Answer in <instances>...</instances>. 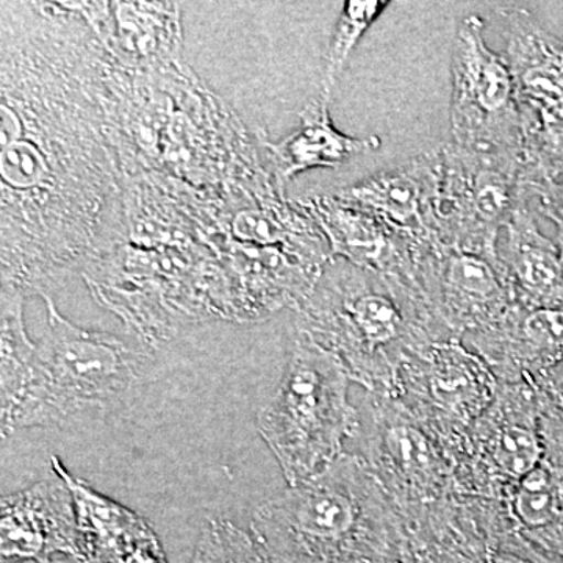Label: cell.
<instances>
[{"instance_id": "1", "label": "cell", "mask_w": 563, "mask_h": 563, "mask_svg": "<svg viewBox=\"0 0 563 563\" xmlns=\"http://www.w3.org/2000/svg\"><path fill=\"white\" fill-rule=\"evenodd\" d=\"M269 563H398L406 529L358 455L343 453L252 515Z\"/></svg>"}, {"instance_id": "2", "label": "cell", "mask_w": 563, "mask_h": 563, "mask_svg": "<svg viewBox=\"0 0 563 563\" xmlns=\"http://www.w3.org/2000/svg\"><path fill=\"white\" fill-rule=\"evenodd\" d=\"M296 310L298 332L339 357L365 391H395L410 358L451 339L420 292L343 258L329 263Z\"/></svg>"}, {"instance_id": "3", "label": "cell", "mask_w": 563, "mask_h": 563, "mask_svg": "<svg viewBox=\"0 0 563 563\" xmlns=\"http://www.w3.org/2000/svg\"><path fill=\"white\" fill-rule=\"evenodd\" d=\"M47 332L20 383L2 396V435L60 424L128 391L143 355L110 333L77 328L43 296Z\"/></svg>"}, {"instance_id": "4", "label": "cell", "mask_w": 563, "mask_h": 563, "mask_svg": "<svg viewBox=\"0 0 563 563\" xmlns=\"http://www.w3.org/2000/svg\"><path fill=\"white\" fill-rule=\"evenodd\" d=\"M351 383L339 357L296 333L279 387L257 415L258 432L288 487L322 472L354 439L358 410L347 396Z\"/></svg>"}, {"instance_id": "5", "label": "cell", "mask_w": 563, "mask_h": 563, "mask_svg": "<svg viewBox=\"0 0 563 563\" xmlns=\"http://www.w3.org/2000/svg\"><path fill=\"white\" fill-rule=\"evenodd\" d=\"M354 435L358 457L402 520L457 496V455L395 393L365 391Z\"/></svg>"}, {"instance_id": "6", "label": "cell", "mask_w": 563, "mask_h": 563, "mask_svg": "<svg viewBox=\"0 0 563 563\" xmlns=\"http://www.w3.org/2000/svg\"><path fill=\"white\" fill-rule=\"evenodd\" d=\"M523 135V181L563 172V40L525 9L498 10Z\"/></svg>"}, {"instance_id": "7", "label": "cell", "mask_w": 563, "mask_h": 563, "mask_svg": "<svg viewBox=\"0 0 563 563\" xmlns=\"http://www.w3.org/2000/svg\"><path fill=\"white\" fill-rule=\"evenodd\" d=\"M547 395L531 384H503L466 433L455 466L457 496L504 501L543 454Z\"/></svg>"}, {"instance_id": "8", "label": "cell", "mask_w": 563, "mask_h": 563, "mask_svg": "<svg viewBox=\"0 0 563 563\" xmlns=\"http://www.w3.org/2000/svg\"><path fill=\"white\" fill-rule=\"evenodd\" d=\"M484 31L483 18L470 14L455 32L451 62V143L466 151L512 155L523 161L512 70L503 54L490 49Z\"/></svg>"}, {"instance_id": "9", "label": "cell", "mask_w": 563, "mask_h": 563, "mask_svg": "<svg viewBox=\"0 0 563 563\" xmlns=\"http://www.w3.org/2000/svg\"><path fill=\"white\" fill-rule=\"evenodd\" d=\"M442 147L437 218L444 246L498 254L499 236L525 196L521 158Z\"/></svg>"}, {"instance_id": "10", "label": "cell", "mask_w": 563, "mask_h": 563, "mask_svg": "<svg viewBox=\"0 0 563 563\" xmlns=\"http://www.w3.org/2000/svg\"><path fill=\"white\" fill-rule=\"evenodd\" d=\"M487 363L462 340L433 342L404 365L396 396L459 457L463 440L498 391Z\"/></svg>"}, {"instance_id": "11", "label": "cell", "mask_w": 563, "mask_h": 563, "mask_svg": "<svg viewBox=\"0 0 563 563\" xmlns=\"http://www.w3.org/2000/svg\"><path fill=\"white\" fill-rule=\"evenodd\" d=\"M426 306L451 339L487 331L518 306L499 254L439 246L421 255Z\"/></svg>"}, {"instance_id": "12", "label": "cell", "mask_w": 563, "mask_h": 563, "mask_svg": "<svg viewBox=\"0 0 563 563\" xmlns=\"http://www.w3.org/2000/svg\"><path fill=\"white\" fill-rule=\"evenodd\" d=\"M306 209L331 243V255L406 285L422 296L418 282L421 251L379 214L340 192L314 198L306 203Z\"/></svg>"}, {"instance_id": "13", "label": "cell", "mask_w": 563, "mask_h": 563, "mask_svg": "<svg viewBox=\"0 0 563 563\" xmlns=\"http://www.w3.org/2000/svg\"><path fill=\"white\" fill-rule=\"evenodd\" d=\"M498 383L531 384L547 390L563 377V310L515 306L487 331L462 340Z\"/></svg>"}, {"instance_id": "14", "label": "cell", "mask_w": 563, "mask_h": 563, "mask_svg": "<svg viewBox=\"0 0 563 563\" xmlns=\"http://www.w3.org/2000/svg\"><path fill=\"white\" fill-rule=\"evenodd\" d=\"M2 561L69 555L81 561L79 518L68 483L58 473L13 493L0 507Z\"/></svg>"}, {"instance_id": "15", "label": "cell", "mask_w": 563, "mask_h": 563, "mask_svg": "<svg viewBox=\"0 0 563 563\" xmlns=\"http://www.w3.org/2000/svg\"><path fill=\"white\" fill-rule=\"evenodd\" d=\"M442 147L374 174L340 195L379 214L391 228L417 244L421 254L443 246L437 218Z\"/></svg>"}, {"instance_id": "16", "label": "cell", "mask_w": 563, "mask_h": 563, "mask_svg": "<svg viewBox=\"0 0 563 563\" xmlns=\"http://www.w3.org/2000/svg\"><path fill=\"white\" fill-rule=\"evenodd\" d=\"M543 454L501 504L510 525L547 553L563 559V412L547 396Z\"/></svg>"}, {"instance_id": "17", "label": "cell", "mask_w": 563, "mask_h": 563, "mask_svg": "<svg viewBox=\"0 0 563 563\" xmlns=\"http://www.w3.org/2000/svg\"><path fill=\"white\" fill-rule=\"evenodd\" d=\"M52 470L73 490L79 518L81 561L87 563H169L147 521L107 498L52 455Z\"/></svg>"}, {"instance_id": "18", "label": "cell", "mask_w": 563, "mask_h": 563, "mask_svg": "<svg viewBox=\"0 0 563 563\" xmlns=\"http://www.w3.org/2000/svg\"><path fill=\"white\" fill-rule=\"evenodd\" d=\"M498 254L518 306L563 310V255L540 231L528 192L499 236Z\"/></svg>"}, {"instance_id": "19", "label": "cell", "mask_w": 563, "mask_h": 563, "mask_svg": "<svg viewBox=\"0 0 563 563\" xmlns=\"http://www.w3.org/2000/svg\"><path fill=\"white\" fill-rule=\"evenodd\" d=\"M329 99L318 96L299 113V128L279 143H265L276 177L277 191L303 172L314 168H340L355 155L383 146L379 136L354 139L333 128Z\"/></svg>"}, {"instance_id": "20", "label": "cell", "mask_w": 563, "mask_h": 563, "mask_svg": "<svg viewBox=\"0 0 563 563\" xmlns=\"http://www.w3.org/2000/svg\"><path fill=\"white\" fill-rule=\"evenodd\" d=\"M443 507L470 563H563L525 539L499 503L454 496Z\"/></svg>"}, {"instance_id": "21", "label": "cell", "mask_w": 563, "mask_h": 563, "mask_svg": "<svg viewBox=\"0 0 563 563\" xmlns=\"http://www.w3.org/2000/svg\"><path fill=\"white\" fill-rule=\"evenodd\" d=\"M401 563H470L444 514L443 501L404 521Z\"/></svg>"}, {"instance_id": "22", "label": "cell", "mask_w": 563, "mask_h": 563, "mask_svg": "<svg viewBox=\"0 0 563 563\" xmlns=\"http://www.w3.org/2000/svg\"><path fill=\"white\" fill-rule=\"evenodd\" d=\"M383 0H350L344 2L342 14L333 32L331 46L325 55L324 77L321 96L331 101L336 80L342 76L344 65L373 22L387 9Z\"/></svg>"}, {"instance_id": "23", "label": "cell", "mask_w": 563, "mask_h": 563, "mask_svg": "<svg viewBox=\"0 0 563 563\" xmlns=\"http://www.w3.org/2000/svg\"><path fill=\"white\" fill-rule=\"evenodd\" d=\"M190 563H269L251 532L228 520L206 525Z\"/></svg>"}, {"instance_id": "24", "label": "cell", "mask_w": 563, "mask_h": 563, "mask_svg": "<svg viewBox=\"0 0 563 563\" xmlns=\"http://www.w3.org/2000/svg\"><path fill=\"white\" fill-rule=\"evenodd\" d=\"M523 187L532 206H536L532 209L554 222L558 229L555 243L563 255V172L523 181Z\"/></svg>"}, {"instance_id": "25", "label": "cell", "mask_w": 563, "mask_h": 563, "mask_svg": "<svg viewBox=\"0 0 563 563\" xmlns=\"http://www.w3.org/2000/svg\"><path fill=\"white\" fill-rule=\"evenodd\" d=\"M543 393L551 399V401H554L555 406H558L563 412V377L555 380V383L550 385V387H548Z\"/></svg>"}, {"instance_id": "26", "label": "cell", "mask_w": 563, "mask_h": 563, "mask_svg": "<svg viewBox=\"0 0 563 563\" xmlns=\"http://www.w3.org/2000/svg\"><path fill=\"white\" fill-rule=\"evenodd\" d=\"M2 563H87L69 555H57L51 559H36V561H2Z\"/></svg>"}, {"instance_id": "27", "label": "cell", "mask_w": 563, "mask_h": 563, "mask_svg": "<svg viewBox=\"0 0 563 563\" xmlns=\"http://www.w3.org/2000/svg\"><path fill=\"white\" fill-rule=\"evenodd\" d=\"M362 563H376V562H362ZM398 563H401V562H398Z\"/></svg>"}]
</instances>
